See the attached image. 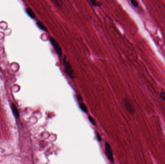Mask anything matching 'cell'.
Masks as SVG:
<instances>
[{
	"label": "cell",
	"instance_id": "6da1fadb",
	"mask_svg": "<svg viewBox=\"0 0 165 164\" xmlns=\"http://www.w3.org/2000/svg\"><path fill=\"white\" fill-rule=\"evenodd\" d=\"M63 66L64 67L65 72L69 76L71 79H73L74 78V73L72 70V67L71 66L70 64L69 63L68 61L66 60V58L65 57L63 60Z\"/></svg>",
	"mask_w": 165,
	"mask_h": 164
},
{
	"label": "cell",
	"instance_id": "52a82bcc",
	"mask_svg": "<svg viewBox=\"0 0 165 164\" xmlns=\"http://www.w3.org/2000/svg\"><path fill=\"white\" fill-rule=\"evenodd\" d=\"M12 109L13 113L14 114L15 116H16V118H18L19 117V112H18L17 108H16V106L14 105V104H12Z\"/></svg>",
	"mask_w": 165,
	"mask_h": 164
},
{
	"label": "cell",
	"instance_id": "7a4b0ae2",
	"mask_svg": "<svg viewBox=\"0 0 165 164\" xmlns=\"http://www.w3.org/2000/svg\"><path fill=\"white\" fill-rule=\"evenodd\" d=\"M50 42H51V44L53 45V46L55 49V50L56 52V53L58 54V56H62V49L61 48V46L59 45L58 42L56 41V39H54L53 37L50 38Z\"/></svg>",
	"mask_w": 165,
	"mask_h": 164
},
{
	"label": "cell",
	"instance_id": "5b68a950",
	"mask_svg": "<svg viewBox=\"0 0 165 164\" xmlns=\"http://www.w3.org/2000/svg\"><path fill=\"white\" fill-rule=\"evenodd\" d=\"M37 26L39 28H40L41 30H42L43 31L47 32V30H48L47 27H45V26L44 25V24H42V23L40 22V21H39V22L37 23Z\"/></svg>",
	"mask_w": 165,
	"mask_h": 164
},
{
	"label": "cell",
	"instance_id": "4fadbf2b",
	"mask_svg": "<svg viewBox=\"0 0 165 164\" xmlns=\"http://www.w3.org/2000/svg\"><path fill=\"white\" fill-rule=\"evenodd\" d=\"M88 119H89V120L92 123L94 124V125H95V122L94 119H93V118H92L91 116H88Z\"/></svg>",
	"mask_w": 165,
	"mask_h": 164
},
{
	"label": "cell",
	"instance_id": "8fae6325",
	"mask_svg": "<svg viewBox=\"0 0 165 164\" xmlns=\"http://www.w3.org/2000/svg\"><path fill=\"white\" fill-rule=\"evenodd\" d=\"M160 96L161 98L165 102V92L164 91H161L160 93Z\"/></svg>",
	"mask_w": 165,
	"mask_h": 164
},
{
	"label": "cell",
	"instance_id": "7c38bea8",
	"mask_svg": "<svg viewBox=\"0 0 165 164\" xmlns=\"http://www.w3.org/2000/svg\"><path fill=\"white\" fill-rule=\"evenodd\" d=\"M51 1H52L55 5L58 6H61V3H59V0H51Z\"/></svg>",
	"mask_w": 165,
	"mask_h": 164
},
{
	"label": "cell",
	"instance_id": "9c48e42d",
	"mask_svg": "<svg viewBox=\"0 0 165 164\" xmlns=\"http://www.w3.org/2000/svg\"><path fill=\"white\" fill-rule=\"evenodd\" d=\"M131 4L134 7H138L139 6V3L137 1V0H129Z\"/></svg>",
	"mask_w": 165,
	"mask_h": 164
},
{
	"label": "cell",
	"instance_id": "30bf717a",
	"mask_svg": "<svg viewBox=\"0 0 165 164\" xmlns=\"http://www.w3.org/2000/svg\"><path fill=\"white\" fill-rule=\"evenodd\" d=\"M91 3L93 6H100V4L99 3V2H97V0H90Z\"/></svg>",
	"mask_w": 165,
	"mask_h": 164
},
{
	"label": "cell",
	"instance_id": "ba28073f",
	"mask_svg": "<svg viewBox=\"0 0 165 164\" xmlns=\"http://www.w3.org/2000/svg\"><path fill=\"white\" fill-rule=\"evenodd\" d=\"M79 106L81 109L85 112H88V108L86 107V105L84 104L83 102H80L79 103Z\"/></svg>",
	"mask_w": 165,
	"mask_h": 164
},
{
	"label": "cell",
	"instance_id": "277c9868",
	"mask_svg": "<svg viewBox=\"0 0 165 164\" xmlns=\"http://www.w3.org/2000/svg\"><path fill=\"white\" fill-rule=\"evenodd\" d=\"M124 104L126 109L127 110V111L130 114H132V115L134 114L135 112L134 108L132 104H130V102L127 99H125Z\"/></svg>",
	"mask_w": 165,
	"mask_h": 164
},
{
	"label": "cell",
	"instance_id": "5bb4252c",
	"mask_svg": "<svg viewBox=\"0 0 165 164\" xmlns=\"http://www.w3.org/2000/svg\"><path fill=\"white\" fill-rule=\"evenodd\" d=\"M97 139L99 140V141L100 142V140H101V138H100V136H99V134H97Z\"/></svg>",
	"mask_w": 165,
	"mask_h": 164
},
{
	"label": "cell",
	"instance_id": "8992f818",
	"mask_svg": "<svg viewBox=\"0 0 165 164\" xmlns=\"http://www.w3.org/2000/svg\"><path fill=\"white\" fill-rule=\"evenodd\" d=\"M27 14L29 16H30L31 18H36V15L34 14V12H33V10H31V9L28 8L26 10Z\"/></svg>",
	"mask_w": 165,
	"mask_h": 164
},
{
	"label": "cell",
	"instance_id": "3957f363",
	"mask_svg": "<svg viewBox=\"0 0 165 164\" xmlns=\"http://www.w3.org/2000/svg\"><path fill=\"white\" fill-rule=\"evenodd\" d=\"M105 152L108 159L111 162V163H113L114 162V159L113 157V152L111 150V147L108 142L105 143Z\"/></svg>",
	"mask_w": 165,
	"mask_h": 164
}]
</instances>
